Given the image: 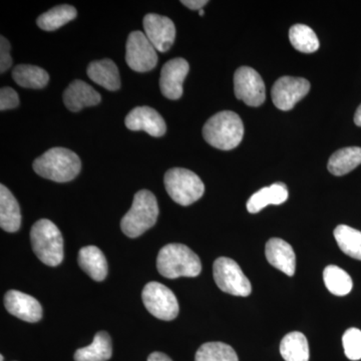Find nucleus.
I'll return each instance as SVG.
<instances>
[{
	"mask_svg": "<svg viewBox=\"0 0 361 361\" xmlns=\"http://www.w3.org/2000/svg\"><path fill=\"white\" fill-rule=\"evenodd\" d=\"M101 101V94L80 80H73L63 92V103L71 111H80L87 106H97Z\"/></svg>",
	"mask_w": 361,
	"mask_h": 361,
	"instance_id": "nucleus-17",
	"label": "nucleus"
},
{
	"mask_svg": "<svg viewBox=\"0 0 361 361\" xmlns=\"http://www.w3.org/2000/svg\"><path fill=\"white\" fill-rule=\"evenodd\" d=\"M126 127L130 130H144L152 137H161L167 127L163 116L149 106H137L130 111L125 120Z\"/></svg>",
	"mask_w": 361,
	"mask_h": 361,
	"instance_id": "nucleus-14",
	"label": "nucleus"
},
{
	"mask_svg": "<svg viewBox=\"0 0 361 361\" xmlns=\"http://www.w3.org/2000/svg\"><path fill=\"white\" fill-rule=\"evenodd\" d=\"M18 104H20V97L18 92L11 87H2L0 90V111L18 108Z\"/></svg>",
	"mask_w": 361,
	"mask_h": 361,
	"instance_id": "nucleus-32",
	"label": "nucleus"
},
{
	"mask_svg": "<svg viewBox=\"0 0 361 361\" xmlns=\"http://www.w3.org/2000/svg\"><path fill=\"white\" fill-rule=\"evenodd\" d=\"M280 353L285 361L310 360L307 338L301 332L286 334L280 344Z\"/></svg>",
	"mask_w": 361,
	"mask_h": 361,
	"instance_id": "nucleus-25",
	"label": "nucleus"
},
{
	"mask_svg": "<svg viewBox=\"0 0 361 361\" xmlns=\"http://www.w3.org/2000/svg\"><path fill=\"white\" fill-rule=\"evenodd\" d=\"M78 11L75 7L63 4L54 7L51 11H47L37 18V23L45 32H54L61 26L77 18Z\"/></svg>",
	"mask_w": 361,
	"mask_h": 361,
	"instance_id": "nucleus-26",
	"label": "nucleus"
},
{
	"mask_svg": "<svg viewBox=\"0 0 361 361\" xmlns=\"http://www.w3.org/2000/svg\"><path fill=\"white\" fill-rule=\"evenodd\" d=\"M157 49L144 32H133L126 45V61L133 71L147 73L156 68L158 63Z\"/></svg>",
	"mask_w": 361,
	"mask_h": 361,
	"instance_id": "nucleus-9",
	"label": "nucleus"
},
{
	"mask_svg": "<svg viewBox=\"0 0 361 361\" xmlns=\"http://www.w3.org/2000/svg\"><path fill=\"white\" fill-rule=\"evenodd\" d=\"M339 248L349 257L361 261V232L346 225L337 226L334 232Z\"/></svg>",
	"mask_w": 361,
	"mask_h": 361,
	"instance_id": "nucleus-27",
	"label": "nucleus"
},
{
	"mask_svg": "<svg viewBox=\"0 0 361 361\" xmlns=\"http://www.w3.org/2000/svg\"><path fill=\"white\" fill-rule=\"evenodd\" d=\"M87 75L92 82L104 89L116 92L120 90L121 78L118 66L111 59L94 61L87 66Z\"/></svg>",
	"mask_w": 361,
	"mask_h": 361,
	"instance_id": "nucleus-18",
	"label": "nucleus"
},
{
	"mask_svg": "<svg viewBox=\"0 0 361 361\" xmlns=\"http://www.w3.org/2000/svg\"><path fill=\"white\" fill-rule=\"evenodd\" d=\"M325 286L336 296H345L353 290V279L338 266L329 265L323 271Z\"/></svg>",
	"mask_w": 361,
	"mask_h": 361,
	"instance_id": "nucleus-28",
	"label": "nucleus"
},
{
	"mask_svg": "<svg viewBox=\"0 0 361 361\" xmlns=\"http://www.w3.org/2000/svg\"><path fill=\"white\" fill-rule=\"evenodd\" d=\"M82 169L77 154L66 148H52L33 161V170L44 179L56 183L73 180Z\"/></svg>",
	"mask_w": 361,
	"mask_h": 361,
	"instance_id": "nucleus-2",
	"label": "nucleus"
},
{
	"mask_svg": "<svg viewBox=\"0 0 361 361\" xmlns=\"http://www.w3.org/2000/svg\"><path fill=\"white\" fill-rule=\"evenodd\" d=\"M244 135L241 118L231 111H223L211 116L203 128L205 141L214 148L230 151L238 147Z\"/></svg>",
	"mask_w": 361,
	"mask_h": 361,
	"instance_id": "nucleus-1",
	"label": "nucleus"
},
{
	"mask_svg": "<svg viewBox=\"0 0 361 361\" xmlns=\"http://www.w3.org/2000/svg\"><path fill=\"white\" fill-rule=\"evenodd\" d=\"M361 164V148L360 147H348L338 149L330 157L329 171L332 175L341 177L350 173Z\"/></svg>",
	"mask_w": 361,
	"mask_h": 361,
	"instance_id": "nucleus-23",
	"label": "nucleus"
},
{
	"mask_svg": "<svg viewBox=\"0 0 361 361\" xmlns=\"http://www.w3.org/2000/svg\"><path fill=\"white\" fill-rule=\"evenodd\" d=\"M147 361H173L167 355L163 353H159V351H156V353H151L149 355L148 360Z\"/></svg>",
	"mask_w": 361,
	"mask_h": 361,
	"instance_id": "nucleus-35",
	"label": "nucleus"
},
{
	"mask_svg": "<svg viewBox=\"0 0 361 361\" xmlns=\"http://www.w3.org/2000/svg\"><path fill=\"white\" fill-rule=\"evenodd\" d=\"M33 251L44 264L56 267L63 260V239L58 226L47 219L37 221L30 230Z\"/></svg>",
	"mask_w": 361,
	"mask_h": 361,
	"instance_id": "nucleus-5",
	"label": "nucleus"
},
{
	"mask_svg": "<svg viewBox=\"0 0 361 361\" xmlns=\"http://www.w3.org/2000/svg\"><path fill=\"white\" fill-rule=\"evenodd\" d=\"M113 355L111 336L108 332L99 331L89 346L78 349L75 361H108Z\"/></svg>",
	"mask_w": 361,
	"mask_h": 361,
	"instance_id": "nucleus-22",
	"label": "nucleus"
},
{
	"mask_svg": "<svg viewBox=\"0 0 361 361\" xmlns=\"http://www.w3.org/2000/svg\"><path fill=\"white\" fill-rule=\"evenodd\" d=\"M265 255L273 267L288 276L295 274L296 257L290 244L280 238H272L266 243Z\"/></svg>",
	"mask_w": 361,
	"mask_h": 361,
	"instance_id": "nucleus-16",
	"label": "nucleus"
},
{
	"mask_svg": "<svg viewBox=\"0 0 361 361\" xmlns=\"http://www.w3.org/2000/svg\"><path fill=\"white\" fill-rule=\"evenodd\" d=\"M145 35L151 44L160 52L168 51L174 44L176 27L173 20L167 16L156 13L147 14L142 21Z\"/></svg>",
	"mask_w": 361,
	"mask_h": 361,
	"instance_id": "nucleus-12",
	"label": "nucleus"
},
{
	"mask_svg": "<svg viewBox=\"0 0 361 361\" xmlns=\"http://www.w3.org/2000/svg\"><path fill=\"white\" fill-rule=\"evenodd\" d=\"M234 92L237 99L249 106H259L265 102L264 82L257 71L249 66H241L235 73Z\"/></svg>",
	"mask_w": 361,
	"mask_h": 361,
	"instance_id": "nucleus-10",
	"label": "nucleus"
},
{
	"mask_svg": "<svg viewBox=\"0 0 361 361\" xmlns=\"http://www.w3.org/2000/svg\"><path fill=\"white\" fill-rule=\"evenodd\" d=\"M195 361H239L234 349L223 342H207L195 355Z\"/></svg>",
	"mask_w": 361,
	"mask_h": 361,
	"instance_id": "nucleus-30",
	"label": "nucleus"
},
{
	"mask_svg": "<svg viewBox=\"0 0 361 361\" xmlns=\"http://www.w3.org/2000/svg\"><path fill=\"white\" fill-rule=\"evenodd\" d=\"M157 268L161 276L169 279L197 277L202 263L194 251L183 244H168L161 249L157 258Z\"/></svg>",
	"mask_w": 361,
	"mask_h": 361,
	"instance_id": "nucleus-3",
	"label": "nucleus"
},
{
	"mask_svg": "<svg viewBox=\"0 0 361 361\" xmlns=\"http://www.w3.org/2000/svg\"><path fill=\"white\" fill-rule=\"evenodd\" d=\"M11 44L4 37H0V73H4L13 66Z\"/></svg>",
	"mask_w": 361,
	"mask_h": 361,
	"instance_id": "nucleus-33",
	"label": "nucleus"
},
{
	"mask_svg": "<svg viewBox=\"0 0 361 361\" xmlns=\"http://www.w3.org/2000/svg\"><path fill=\"white\" fill-rule=\"evenodd\" d=\"M164 184L172 200L182 206L200 200L205 192L200 177L187 169H171L164 177Z\"/></svg>",
	"mask_w": 361,
	"mask_h": 361,
	"instance_id": "nucleus-6",
	"label": "nucleus"
},
{
	"mask_svg": "<svg viewBox=\"0 0 361 361\" xmlns=\"http://www.w3.org/2000/svg\"><path fill=\"white\" fill-rule=\"evenodd\" d=\"M145 307L158 319L171 322L179 314V303L174 292L159 282H149L142 289Z\"/></svg>",
	"mask_w": 361,
	"mask_h": 361,
	"instance_id": "nucleus-8",
	"label": "nucleus"
},
{
	"mask_svg": "<svg viewBox=\"0 0 361 361\" xmlns=\"http://www.w3.org/2000/svg\"><path fill=\"white\" fill-rule=\"evenodd\" d=\"M355 123L358 127H361V104L358 106L357 110L355 111Z\"/></svg>",
	"mask_w": 361,
	"mask_h": 361,
	"instance_id": "nucleus-36",
	"label": "nucleus"
},
{
	"mask_svg": "<svg viewBox=\"0 0 361 361\" xmlns=\"http://www.w3.org/2000/svg\"><path fill=\"white\" fill-rule=\"evenodd\" d=\"M4 306L11 314L23 322L35 323L42 318V307L35 297L18 290L7 292Z\"/></svg>",
	"mask_w": 361,
	"mask_h": 361,
	"instance_id": "nucleus-15",
	"label": "nucleus"
},
{
	"mask_svg": "<svg viewBox=\"0 0 361 361\" xmlns=\"http://www.w3.org/2000/svg\"><path fill=\"white\" fill-rule=\"evenodd\" d=\"M208 0H183L180 4L192 11H201L206 4H208Z\"/></svg>",
	"mask_w": 361,
	"mask_h": 361,
	"instance_id": "nucleus-34",
	"label": "nucleus"
},
{
	"mask_svg": "<svg viewBox=\"0 0 361 361\" xmlns=\"http://www.w3.org/2000/svg\"><path fill=\"white\" fill-rule=\"evenodd\" d=\"M288 199V190L283 183H274L252 195L247 202L249 213L256 214L268 205H280Z\"/></svg>",
	"mask_w": 361,
	"mask_h": 361,
	"instance_id": "nucleus-19",
	"label": "nucleus"
},
{
	"mask_svg": "<svg viewBox=\"0 0 361 361\" xmlns=\"http://www.w3.org/2000/svg\"><path fill=\"white\" fill-rule=\"evenodd\" d=\"M13 78L16 84L25 89H44L49 82L47 71L32 65L16 66L13 71Z\"/></svg>",
	"mask_w": 361,
	"mask_h": 361,
	"instance_id": "nucleus-24",
	"label": "nucleus"
},
{
	"mask_svg": "<svg viewBox=\"0 0 361 361\" xmlns=\"http://www.w3.org/2000/svg\"><path fill=\"white\" fill-rule=\"evenodd\" d=\"M189 70L186 59L180 58L171 59L164 65L160 78L161 92L164 97L176 101L183 96V84Z\"/></svg>",
	"mask_w": 361,
	"mask_h": 361,
	"instance_id": "nucleus-13",
	"label": "nucleus"
},
{
	"mask_svg": "<svg viewBox=\"0 0 361 361\" xmlns=\"http://www.w3.org/2000/svg\"><path fill=\"white\" fill-rule=\"evenodd\" d=\"M213 276L216 284L225 293L246 297L251 294L252 286L238 263L231 258L220 257L214 262Z\"/></svg>",
	"mask_w": 361,
	"mask_h": 361,
	"instance_id": "nucleus-7",
	"label": "nucleus"
},
{
	"mask_svg": "<svg viewBox=\"0 0 361 361\" xmlns=\"http://www.w3.org/2000/svg\"><path fill=\"white\" fill-rule=\"evenodd\" d=\"M4 356H2V355L0 356V361H4Z\"/></svg>",
	"mask_w": 361,
	"mask_h": 361,
	"instance_id": "nucleus-38",
	"label": "nucleus"
},
{
	"mask_svg": "<svg viewBox=\"0 0 361 361\" xmlns=\"http://www.w3.org/2000/svg\"><path fill=\"white\" fill-rule=\"evenodd\" d=\"M199 16H204V11L203 9H201V11H199Z\"/></svg>",
	"mask_w": 361,
	"mask_h": 361,
	"instance_id": "nucleus-37",
	"label": "nucleus"
},
{
	"mask_svg": "<svg viewBox=\"0 0 361 361\" xmlns=\"http://www.w3.org/2000/svg\"><path fill=\"white\" fill-rule=\"evenodd\" d=\"M310 82L302 78L282 77L272 87V101L281 111H290L310 92Z\"/></svg>",
	"mask_w": 361,
	"mask_h": 361,
	"instance_id": "nucleus-11",
	"label": "nucleus"
},
{
	"mask_svg": "<svg viewBox=\"0 0 361 361\" xmlns=\"http://www.w3.org/2000/svg\"><path fill=\"white\" fill-rule=\"evenodd\" d=\"M78 265L92 279L103 281L108 275V262L101 249L87 246L78 252Z\"/></svg>",
	"mask_w": 361,
	"mask_h": 361,
	"instance_id": "nucleus-21",
	"label": "nucleus"
},
{
	"mask_svg": "<svg viewBox=\"0 0 361 361\" xmlns=\"http://www.w3.org/2000/svg\"><path fill=\"white\" fill-rule=\"evenodd\" d=\"M21 214L20 204L4 184L0 185V227L4 231L14 233L20 230Z\"/></svg>",
	"mask_w": 361,
	"mask_h": 361,
	"instance_id": "nucleus-20",
	"label": "nucleus"
},
{
	"mask_svg": "<svg viewBox=\"0 0 361 361\" xmlns=\"http://www.w3.org/2000/svg\"><path fill=\"white\" fill-rule=\"evenodd\" d=\"M344 353L348 360H361V330L349 329L342 336Z\"/></svg>",
	"mask_w": 361,
	"mask_h": 361,
	"instance_id": "nucleus-31",
	"label": "nucleus"
},
{
	"mask_svg": "<svg viewBox=\"0 0 361 361\" xmlns=\"http://www.w3.org/2000/svg\"><path fill=\"white\" fill-rule=\"evenodd\" d=\"M159 216L158 202L155 195L148 190H141L135 195L129 212L123 216L121 228L126 236L137 238L156 224Z\"/></svg>",
	"mask_w": 361,
	"mask_h": 361,
	"instance_id": "nucleus-4",
	"label": "nucleus"
},
{
	"mask_svg": "<svg viewBox=\"0 0 361 361\" xmlns=\"http://www.w3.org/2000/svg\"><path fill=\"white\" fill-rule=\"evenodd\" d=\"M292 47L304 54H312L319 49V40L312 28L305 25H295L289 30Z\"/></svg>",
	"mask_w": 361,
	"mask_h": 361,
	"instance_id": "nucleus-29",
	"label": "nucleus"
}]
</instances>
